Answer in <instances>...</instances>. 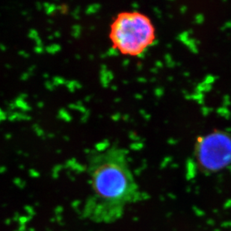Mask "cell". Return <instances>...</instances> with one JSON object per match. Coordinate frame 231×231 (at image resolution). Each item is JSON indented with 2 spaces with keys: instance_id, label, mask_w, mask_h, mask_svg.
<instances>
[{
  "instance_id": "cell-3",
  "label": "cell",
  "mask_w": 231,
  "mask_h": 231,
  "mask_svg": "<svg viewBox=\"0 0 231 231\" xmlns=\"http://www.w3.org/2000/svg\"><path fill=\"white\" fill-rule=\"evenodd\" d=\"M195 156L199 169L204 174H215L231 165V136L215 131L199 138Z\"/></svg>"
},
{
  "instance_id": "cell-2",
  "label": "cell",
  "mask_w": 231,
  "mask_h": 231,
  "mask_svg": "<svg viewBox=\"0 0 231 231\" xmlns=\"http://www.w3.org/2000/svg\"><path fill=\"white\" fill-rule=\"evenodd\" d=\"M112 48L122 56H141L154 44L156 28L150 18L137 11L118 13L109 26Z\"/></svg>"
},
{
  "instance_id": "cell-1",
  "label": "cell",
  "mask_w": 231,
  "mask_h": 231,
  "mask_svg": "<svg viewBox=\"0 0 231 231\" xmlns=\"http://www.w3.org/2000/svg\"><path fill=\"white\" fill-rule=\"evenodd\" d=\"M87 172L90 193L83 206L85 218L112 224L121 218L130 204L141 198L125 149L112 145L88 155Z\"/></svg>"
}]
</instances>
